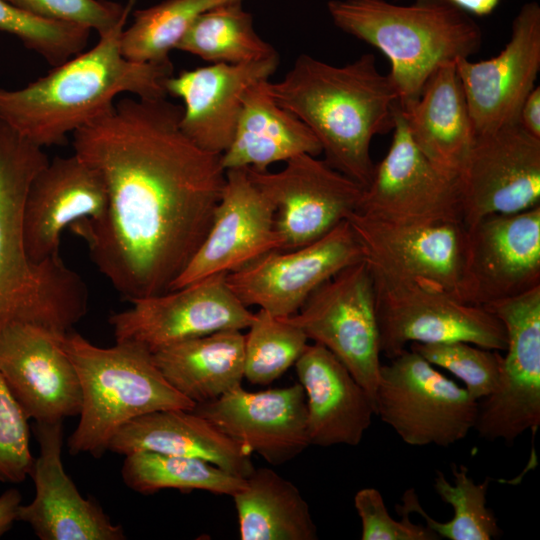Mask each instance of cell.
<instances>
[{"mask_svg": "<svg viewBox=\"0 0 540 540\" xmlns=\"http://www.w3.org/2000/svg\"><path fill=\"white\" fill-rule=\"evenodd\" d=\"M182 107L162 98L126 97L72 134L74 153L105 184L99 220L70 229L130 302L170 290L203 242L225 184L221 155L181 130Z\"/></svg>", "mask_w": 540, "mask_h": 540, "instance_id": "1", "label": "cell"}, {"mask_svg": "<svg viewBox=\"0 0 540 540\" xmlns=\"http://www.w3.org/2000/svg\"><path fill=\"white\" fill-rule=\"evenodd\" d=\"M274 100L300 119L318 139L325 161L365 188L375 164L374 136L393 130L398 93L373 54L344 66L299 55L278 82L269 81Z\"/></svg>", "mask_w": 540, "mask_h": 540, "instance_id": "2", "label": "cell"}, {"mask_svg": "<svg viewBox=\"0 0 540 540\" xmlns=\"http://www.w3.org/2000/svg\"><path fill=\"white\" fill-rule=\"evenodd\" d=\"M127 19L45 76L19 89L0 88V119L43 148L63 144L68 134L107 112L119 94L166 97L173 64L127 59L121 50Z\"/></svg>", "mask_w": 540, "mask_h": 540, "instance_id": "3", "label": "cell"}, {"mask_svg": "<svg viewBox=\"0 0 540 540\" xmlns=\"http://www.w3.org/2000/svg\"><path fill=\"white\" fill-rule=\"evenodd\" d=\"M48 161L43 148L0 119V331L26 322L65 334L87 311L82 278L60 256L35 263L25 248V198Z\"/></svg>", "mask_w": 540, "mask_h": 540, "instance_id": "4", "label": "cell"}, {"mask_svg": "<svg viewBox=\"0 0 540 540\" xmlns=\"http://www.w3.org/2000/svg\"><path fill=\"white\" fill-rule=\"evenodd\" d=\"M327 9L339 29L389 59V76L401 108L418 99L439 65L469 58L482 44L478 24L444 0H418L410 5L386 0H331Z\"/></svg>", "mask_w": 540, "mask_h": 540, "instance_id": "5", "label": "cell"}, {"mask_svg": "<svg viewBox=\"0 0 540 540\" xmlns=\"http://www.w3.org/2000/svg\"><path fill=\"white\" fill-rule=\"evenodd\" d=\"M61 344L77 371L82 395L79 422L67 442L71 455L101 457L118 430L132 419L195 407L168 383L152 352L140 343L121 340L99 347L71 330L62 335Z\"/></svg>", "mask_w": 540, "mask_h": 540, "instance_id": "6", "label": "cell"}, {"mask_svg": "<svg viewBox=\"0 0 540 540\" xmlns=\"http://www.w3.org/2000/svg\"><path fill=\"white\" fill-rule=\"evenodd\" d=\"M375 415L411 446L448 447L474 429L478 401L419 353L406 349L380 368Z\"/></svg>", "mask_w": 540, "mask_h": 540, "instance_id": "7", "label": "cell"}, {"mask_svg": "<svg viewBox=\"0 0 540 540\" xmlns=\"http://www.w3.org/2000/svg\"><path fill=\"white\" fill-rule=\"evenodd\" d=\"M380 352L392 359L411 343L464 341L505 351L500 319L448 293L372 272Z\"/></svg>", "mask_w": 540, "mask_h": 540, "instance_id": "8", "label": "cell"}, {"mask_svg": "<svg viewBox=\"0 0 540 540\" xmlns=\"http://www.w3.org/2000/svg\"><path fill=\"white\" fill-rule=\"evenodd\" d=\"M282 318L338 358L374 402L382 364L374 281L365 260L339 271Z\"/></svg>", "mask_w": 540, "mask_h": 540, "instance_id": "9", "label": "cell"}, {"mask_svg": "<svg viewBox=\"0 0 540 540\" xmlns=\"http://www.w3.org/2000/svg\"><path fill=\"white\" fill-rule=\"evenodd\" d=\"M484 307L504 325L507 346L495 389L478 401L474 429L511 444L540 426V286Z\"/></svg>", "mask_w": 540, "mask_h": 540, "instance_id": "10", "label": "cell"}, {"mask_svg": "<svg viewBox=\"0 0 540 540\" xmlns=\"http://www.w3.org/2000/svg\"><path fill=\"white\" fill-rule=\"evenodd\" d=\"M393 138L363 189L357 212L396 224L463 223L459 178L433 164L413 142L399 104Z\"/></svg>", "mask_w": 540, "mask_h": 540, "instance_id": "11", "label": "cell"}, {"mask_svg": "<svg viewBox=\"0 0 540 540\" xmlns=\"http://www.w3.org/2000/svg\"><path fill=\"white\" fill-rule=\"evenodd\" d=\"M274 208L280 251L312 243L357 211L363 187L317 156L301 154L278 172L245 168Z\"/></svg>", "mask_w": 540, "mask_h": 540, "instance_id": "12", "label": "cell"}, {"mask_svg": "<svg viewBox=\"0 0 540 540\" xmlns=\"http://www.w3.org/2000/svg\"><path fill=\"white\" fill-rule=\"evenodd\" d=\"M226 275L131 301V307L109 318L115 340L134 341L154 352L213 332L248 328L254 312L232 292Z\"/></svg>", "mask_w": 540, "mask_h": 540, "instance_id": "13", "label": "cell"}, {"mask_svg": "<svg viewBox=\"0 0 540 540\" xmlns=\"http://www.w3.org/2000/svg\"><path fill=\"white\" fill-rule=\"evenodd\" d=\"M348 222L372 272L461 300L466 242L463 223L396 224L357 211Z\"/></svg>", "mask_w": 540, "mask_h": 540, "instance_id": "14", "label": "cell"}, {"mask_svg": "<svg viewBox=\"0 0 540 540\" xmlns=\"http://www.w3.org/2000/svg\"><path fill=\"white\" fill-rule=\"evenodd\" d=\"M362 260V247L346 220L312 243L268 252L228 273L226 281L246 307L257 306L276 317H288L320 285Z\"/></svg>", "mask_w": 540, "mask_h": 540, "instance_id": "15", "label": "cell"}, {"mask_svg": "<svg viewBox=\"0 0 540 540\" xmlns=\"http://www.w3.org/2000/svg\"><path fill=\"white\" fill-rule=\"evenodd\" d=\"M540 286V205L466 227L462 301L485 306Z\"/></svg>", "mask_w": 540, "mask_h": 540, "instance_id": "16", "label": "cell"}, {"mask_svg": "<svg viewBox=\"0 0 540 540\" xmlns=\"http://www.w3.org/2000/svg\"><path fill=\"white\" fill-rule=\"evenodd\" d=\"M463 224L540 205V138L520 123L475 135L459 172Z\"/></svg>", "mask_w": 540, "mask_h": 540, "instance_id": "17", "label": "cell"}, {"mask_svg": "<svg viewBox=\"0 0 540 540\" xmlns=\"http://www.w3.org/2000/svg\"><path fill=\"white\" fill-rule=\"evenodd\" d=\"M62 335L26 322L0 331V374L35 423L63 422L81 410L78 374L61 344Z\"/></svg>", "mask_w": 540, "mask_h": 540, "instance_id": "18", "label": "cell"}, {"mask_svg": "<svg viewBox=\"0 0 540 540\" xmlns=\"http://www.w3.org/2000/svg\"><path fill=\"white\" fill-rule=\"evenodd\" d=\"M475 135L519 122L540 70V6L525 3L501 52L487 60L455 61Z\"/></svg>", "mask_w": 540, "mask_h": 540, "instance_id": "19", "label": "cell"}, {"mask_svg": "<svg viewBox=\"0 0 540 540\" xmlns=\"http://www.w3.org/2000/svg\"><path fill=\"white\" fill-rule=\"evenodd\" d=\"M280 247L272 204L245 168L228 169L211 226L170 290L237 271Z\"/></svg>", "mask_w": 540, "mask_h": 540, "instance_id": "20", "label": "cell"}, {"mask_svg": "<svg viewBox=\"0 0 540 540\" xmlns=\"http://www.w3.org/2000/svg\"><path fill=\"white\" fill-rule=\"evenodd\" d=\"M248 453L282 465L309 445L307 408L300 383L258 392L241 386L192 409Z\"/></svg>", "mask_w": 540, "mask_h": 540, "instance_id": "21", "label": "cell"}, {"mask_svg": "<svg viewBox=\"0 0 540 540\" xmlns=\"http://www.w3.org/2000/svg\"><path fill=\"white\" fill-rule=\"evenodd\" d=\"M39 456L30 475L35 496L21 504L17 520L30 525L41 540H123L121 525L114 524L102 507L84 498L62 462L63 422L35 423Z\"/></svg>", "mask_w": 540, "mask_h": 540, "instance_id": "22", "label": "cell"}, {"mask_svg": "<svg viewBox=\"0 0 540 540\" xmlns=\"http://www.w3.org/2000/svg\"><path fill=\"white\" fill-rule=\"evenodd\" d=\"M108 198L102 177L73 153L56 157L32 179L23 207V236L30 259L60 256L62 232L78 221L101 219Z\"/></svg>", "mask_w": 540, "mask_h": 540, "instance_id": "23", "label": "cell"}, {"mask_svg": "<svg viewBox=\"0 0 540 540\" xmlns=\"http://www.w3.org/2000/svg\"><path fill=\"white\" fill-rule=\"evenodd\" d=\"M278 65L277 53L254 62L213 63L170 76L165 83L167 95L184 103L182 132L202 150L224 153L235 133L244 92L269 80Z\"/></svg>", "mask_w": 540, "mask_h": 540, "instance_id": "24", "label": "cell"}, {"mask_svg": "<svg viewBox=\"0 0 540 540\" xmlns=\"http://www.w3.org/2000/svg\"><path fill=\"white\" fill-rule=\"evenodd\" d=\"M310 445H358L375 415L372 397L327 348L308 344L295 363Z\"/></svg>", "mask_w": 540, "mask_h": 540, "instance_id": "25", "label": "cell"}, {"mask_svg": "<svg viewBox=\"0 0 540 540\" xmlns=\"http://www.w3.org/2000/svg\"><path fill=\"white\" fill-rule=\"evenodd\" d=\"M108 450L124 456L149 451L200 458L242 477L255 469L250 453L193 410L167 409L136 417L118 430Z\"/></svg>", "mask_w": 540, "mask_h": 540, "instance_id": "26", "label": "cell"}, {"mask_svg": "<svg viewBox=\"0 0 540 540\" xmlns=\"http://www.w3.org/2000/svg\"><path fill=\"white\" fill-rule=\"evenodd\" d=\"M399 108L418 149L440 169L459 176L475 134L455 61L439 65L418 99Z\"/></svg>", "mask_w": 540, "mask_h": 540, "instance_id": "27", "label": "cell"}, {"mask_svg": "<svg viewBox=\"0 0 540 540\" xmlns=\"http://www.w3.org/2000/svg\"><path fill=\"white\" fill-rule=\"evenodd\" d=\"M321 145L300 119L281 107L269 90V80L257 82L244 92L242 108L229 147L221 154L225 170H268L301 154L318 156Z\"/></svg>", "mask_w": 540, "mask_h": 540, "instance_id": "28", "label": "cell"}, {"mask_svg": "<svg viewBox=\"0 0 540 540\" xmlns=\"http://www.w3.org/2000/svg\"><path fill=\"white\" fill-rule=\"evenodd\" d=\"M152 354L168 383L195 405L241 386L244 378L241 330H222L187 339Z\"/></svg>", "mask_w": 540, "mask_h": 540, "instance_id": "29", "label": "cell"}, {"mask_svg": "<svg viewBox=\"0 0 540 540\" xmlns=\"http://www.w3.org/2000/svg\"><path fill=\"white\" fill-rule=\"evenodd\" d=\"M234 499L241 540H316L317 526L299 489L270 468L254 469Z\"/></svg>", "mask_w": 540, "mask_h": 540, "instance_id": "30", "label": "cell"}, {"mask_svg": "<svg viewBox=\"0 0 540 540\" xmlns=\"http://www.w3.org/2000/svg\"><path fill=\"white\" fill-rule=\"evenodd\" d=\"M453 483L442 471L434 477V489L439 498L453 508V517L447 522L433 519L421 506L415 489H407L397 512L417 513L439 537L448 540H491L501 534L495 513L487 506L490 479L475 483L465 465L452 466Z\"/></svg>", "mask_w": 540, "mask_h": 540, "instance_id": "31", "label": "cell"}, {"mask_svg": "<svg viewBox=\"0 0 540 540\" xmlns=\"http://www.w3.org/2000/svg\"><path fill=\"white\" fill-rule=\"evenodd\" d=\"M176 49L213 63L243 64L277 54L255 31L241 1L212 7L193 21Z\"/></svg>", "mask_w": 540, "mask_h": 540, "instance_id": "32", "label": "cell"}, {"mask_svg": "<svg viewBox=\"0 0 540 540\" xmlns=\"http://www.w3.org/2000/svg\"><path fill=\"white\" fill-rule=\"evenodd\" d=\"M123 482L144 495L163 489L203 490L233 496L245 485V477L200 458L139 451L125 456Z\"/></svg>", "mask_w": 540, "mask_h": 540, "instance_id": "33", "label": "cell"}, {"mask_svg": "<svg viewBox=\"0 0 540 540\" xmlns=\"http://www.w3.org/2000/svg\"><path fill=\"white\" fill-rule=\"evenodd\" d=\"M223 0H164L136 10L121 34L123 55L136 62H166L198 15Z\"/></svg>", "mask_w": 540, "mask_h": 540, "instance_id": "34", "label": "cell"}, {"mask_svg": "<svg viewBox=\"0 0 540 540\" xmlns=\"http://www.w3.org/2000/svg\"><path fill=\"white\" fill-rule=\"evenodd\" d=\"M244 335V377L267 385L295 365L308 345L306 334L285 318L259 309Z\"/></svg>", "mask_w": 540, "mask_h": 540, "instance_id": "35", "label": "cell"}, {"mask_svg": "<svg viewBox=\"0 0 540 540\" xmlns=\"http://www.w3.org/2000/svg\"><path fill=\"white\" fill-rule=\"evenodd\" d=\"M0 31L15 36L54 67L84 51L91 30L46 19L0 0Z\"/></svg>", "mask_w": 540, "mask_h": 540, "instance_id": "36", "label": "cell"}, {"mask_svg": "<svg viewBox=\"0 0 540 540\" xmlns=\"http://www.w3.org/2000/svg\"><path fill=\"white\" fill-rule=\"evenodd\" d=\"M409 349L461 380L477 401L491 394L498 383L503 361L501 351L464 341L411 343Z\"/></svg>", "mask_w": 540, "mask_h": 540, "instance_id": "37", "label": "cell"}, {"mask_svg": "<svg viewBox=\"0 0 540 540\" xmlns=\"http://www.w3.org/2000/svg\"><path fill=\"white\" fill-rule=\"evenodd\" d=\"M28 420L0 374L1 483H20L31 473L34 458Z\"/></svg>", "mask_w": 540, "mask_h": 540, "instance_id": "38", "label": "cell"}, {"mask_svg": "<svg viewBox=\"0 0 540 540\" xmlns=\"http://www.w3.org/2000/svg\"><path fill=\"white\" fill-rule=\"evenodd\" d=\"M40 17L95 30L110 31L133 10L135 0L124 4L106 0H7Z\"/></svg>", "mask_w": 540, "mask_h": 540, "instance_id": "39", "label": "cell"}, {"mask_svg": "<svg viewBox=\"0 0 540 540\" xmlns=\"http://www.w3.org/2000/svg\"><path fill=\"white\" fill-rule=\"evenodd\" d=\"M354 506L361 520L362 540H437L439 537L425 524L414 523L408 513L398 512L401 520L392 518L382 494L372 487L360 489Z\"/></svg>", "mask_w": 540, "mask_h": 540, "instance_id": "40", "label": "cell"}, {"mask_svg": "<svg viewBox=\"0 0 540 540\" xmlns=\"http://www.w3.org/2000/svg\"><path fill=\"white\" fill-rule=\"evenodd\" d=\"M519 123L527 132L540 138V86H535L525 99Z\"/></svg>", "mask_w": 540, "mask_h": 540, "instance_id": "41", "label": "cell"}, {"mask_svg": "<svg viewBox=\"0 0 540 540\" xmlns=\"http://www.w3.org/2000/svg\"><path fill=\"white\" fill-rule=\"evenodd\" d=\"M21 504L22 495L15 488H10L0 495V537L10 530L17 520Z\"/></svg>", "mask_w": 540, "mask_h": 540, "instance_id": "42", "label": "cell"}, {"mask_svg": "<svg viewBox=\"0 0 540 540\" xmlns=\"http://www.w3.org/2000/svg\"><path fill=\"white\" fill-rule=\"evenodd\" d=\"M459 9L477 16H486L493 12L500 0H444Z\"/></svg>", "mask_w": 540, "mask_h": 540, "instance_id": "43", "label": "cell"}, {"mask_svg": "<svg viewBox=\"0 0 540 540\" xmlns=\"http://www.w3.org/2000/svg\"><path fill=\"white\" fill-rule=\"evenodd\" d=\"M235 1H242V0H223L224 3L235 2Z\"/></svg>", "mask_w": 540, "mask_h": 540, "instance_id": "44", "label": "cell"}]
</instances>
